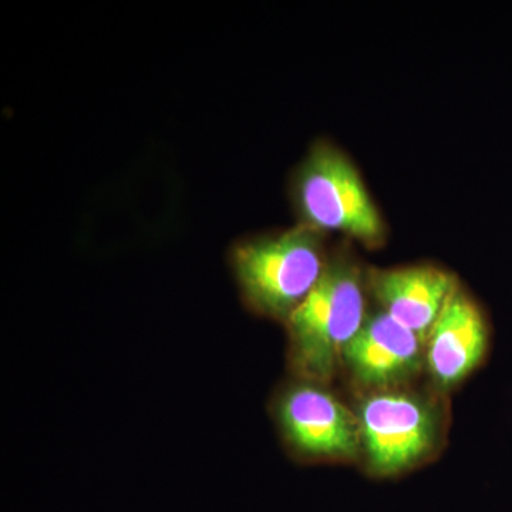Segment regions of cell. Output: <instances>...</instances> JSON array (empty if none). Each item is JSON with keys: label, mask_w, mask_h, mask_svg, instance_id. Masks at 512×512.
I'll list each match as a JSON object with an SVG mask.
<instances>
[{"label": "cell", "mask_w": 512, "mask_h": 512, "mask_svg": "<svg viewBox=\"0 0 512 512\" xmlns=\"http://www.w3.org/2000/svg\"><path fill=\"white\" fill-rule=\"evenodd\" d=\"M424 362L426 342L383 311L367 315L342 356L352 379L370 393L399 389Z\"/></svg>", "instance_id": "8992f818"}, {"label": "cell", "mask_w": 512, "mask_h": 512, "mask_svg": "<svg viewBox=\"0 0 512 512\" xmlns=\"http://www.w3.org/2000/svg\"><path fill=\"white\" fill-rule=\"evenodd\" d=\"M488 323L478 303L458 286L426 338V365L437 386L450 389L483 362Z\"/></svg>", "instance_id": "52a82bcc"}, {"label": "cell", "mask_w": 512, "mask_h": 512, "mask_svg": "<svg viewBox=\"0 0 512 512\" xmlns=\"http://www.w3.org/2000/svg\"><path fill=\"white\" fill-rule=\"evenodd\" d=\"M325 234L308 225L237 242L229 252L245 305L256 315L286 323L308 298L328 265Z\"/></svg>", "instance_id": "7a4b0ae2"}, {"label": "cell", "mask_w": 512, "mask_h": 512, "mask_svg": "<svg viewBox=\"0 0 512 512\" xmlns=\"http://www.w3.org/2000/svg\"><path fill=\"white\" fill-rule=\"evenodd\" d=\"M274 414L286 446L301 460H353L362 453L357 414L325 384L296 379L276 397Z\"/></svg>", "instance_id": "5b68a950"}, {"label": "cell", "mask_w": 512, "mask_h": 512, "mask_svg": "<svg viewBox=\"0 0 512 512\" xmlns=\"http://www.w3.org/2000/svg\"><path fill=\"white\" fill-rule=\"evenodd\" d=\"M366 292V274L355 259L343 252L330 255L318 284L285 323L296 379H332L367 318Z\"/></svg>", "instance_id": "6da1fadb"}, {"label": "cell", "mask_w": 512, "mask_h": 512, "mask_svg": "<svg viewBox=\"0 0 512 512\" xmlns=\"http://www.w3.org/2000/svg\"><path fill=\"white\" fill-rule=\"evenodd\" d=\"M366 284L380 311L412 330L424 342L458 288L450 272L433 265L369 269Z\"/></svg>", "instance_id": "ba28073f"}, {"label": "cell", "mask_w": 512, "mask_h": 512, "mask_svg": "<svg viewBox=\"0 0 512 512\" xmlns=\"http://www.w3.org/2000/svg\"><path fill=\"white\" fill-rule=\"evenodd\" d=\"M362 453L373 476L416 467L439 440V416L426 399L400 389L372 392L357 407Z\"/></svg>", "instance_id": "277c9868"}, {"label": "cell", "mask_w": 512, "mask_h": 512, "mask_svg": "<svg viewBox=\"0 0 512 512\" xmlns=\"http://www.w3.org/2000/svg\"><path fill=\"white\" fill-rule=\"evenodd\" d=\"M292 198L301 222L342 232L367 247L382 245L384 222L356 164L330 141H316L293 175Z\"/></svg>", "instance_id": "3957f363"}]
</instances>
